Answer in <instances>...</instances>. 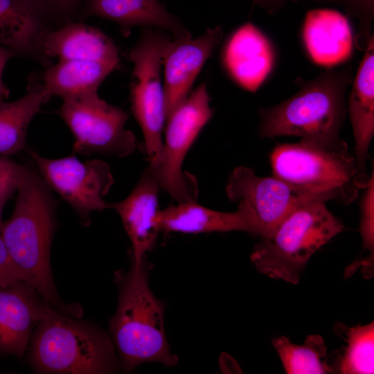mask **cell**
<instances>
[{
	"mask_svg": "<svg viewBox=\"0 0 374 374\" xmlns=\"http://www.w3.org/2000/svg\"><path fill=\"white\" fill-rule=\"evenodd\" d=\"M352 82L351 66L330 69L303 82L292 97L271 108L260 109V136H299L334 151L348 152L340 131L346 114L345 93Z\"/></svg>",
	"mask_w": 374,
	"mask_h": 374,
	"instance_id": "6da1fadb",
	"label": "cell"
},
{
	"mask_svg": "<svg viewBox=\"0 0 374 374\" xmlns=\"http://www.w3.org/2000/svg\"><path fill=\"white\" fill-rule=\"evenodd\" d=\"M17 193L13 213L0 229L7 250L23 280L51 305L69 312L57 296L50 265L55 205L49 186L30 170Z\"/></svg>",
	"mask_w": 374,
	"mask_h": 374,
	"instance_id": "7a4b0ae2",
	"label": "cell"
},
{
	"mask_svg": "<svg viewBox=\"0 0 374 374\" xmlns=\"http://www.w3.org/2000/svg\"><path fill=\"white\" fill-rule=\"evenodd\" d=\"M145 258L118 276V302L109 321L110 337L121 368L130 372L146 362L175 366L178 358L169 348L164 329V305L149 286Z\"/></svg>",
	"mask_w": 374,
	"mask_h": 374,
	"instance_id": "3957f363",
	"label": "cell"
},
{
	"mask_svg": "<svg viewBox=\"0 0 374 374\" xmlns=\"http://www.w3.org/2000/svg\"><path fill=\"white\" fill-rule=\"evenodd\" d=\"M28 360L37 373L105 374L121 368L110 336L96 325L48 306L35 328Z\"/></svg>",
	"mask_w": 374,
	"mask_h": 374,
	"instance_id": "277c9868",
	"label": "cell"
},
{
	"mask_svg": "<svg viewBox=\"0 0 374 374\" xmlns=\"http://www.w3.org/2000/svg\"><path fill=\"white\" fill-rule=\"evenodd\" d=\"M344 229L324 202L303 204L289 213L269 236L261 239L251 261L269 278L297 284L310 257Z\"/></svg>",
	"mask_w": 374,
	"mask_h": 374,
	"instance_id": "5b68a950",
	"label": "cell"
},
{
	"mask_svg": "<svg viewBox=\"0 0 374 374\" xmlns=\"http://www.w3.org/2000/svg\"><path fill=\"white\" fill-rule=\"evenodd\" d=\"M270 163L274 176L324 202L348 205L358 196L355 158L348 152L301 139L276 146Z\"/></svg>",
	"mask_w": 374,
	"mask_h": 374,
	"instance_id": "8992f818",
	"label": "cell"
},
{
	"mask_svg": "<svg viewBox=\"0 0 374 374\" xmlns=\"http://www.w3.org/2000/svg\"><path fill=\"white\" fill-rule=\"evenodd\" d=\"M170 42L163 31L147 28L127 54L134 64L130 85L132 111L143 135L150 170L157 166L163 150L166 114L161 68Z\"/></svg>",
	"mask_w": 374,
	"mask_h": 374,
	"instance_id": "52a82bcc",
	"label": "cell"
},
{
	"mask_svg": "<svg viewBox=\"0 0 374 374\" xmlns=\"http://www.w3.org/2000/svg\"><path fill=\"white\" fill-rule=\"evenodd\" d=\"M213 116L205 83L195 88L166 120L159 161L150 170L160 188L176 202L197 201L195 177L184 171L185 157L197 136Z\"/></svg>",
	"mask_w": 374,
	"mask_h": 374,
	"instance_id": "ba28073f",
	"label": "cell"
},
{
	"mask_svg": "<svg viewBox=\"0 0 374 374\" xmlns=\"http://www.w3.org/2000/svg\"><path fill=\"white\" fill-rule=\"evenodd\" d=\"M62 100L58 112L74 136L75 151L120 157L134 152L136 136L125 129L127 114L100 98L98 91Z\"/></svg>",
	"mask_w": 374,
	"mask_h": 374,
	"instance_id": "9c48e42d",
	"label": "cell"
},
{
	"mask_svg": "<svg viewBox=\"0 0 374 374\" xmlns=\"http://www.w3.org/2000/svg\"><path fill=\"white\" fill-rule=\"evenodd\" d=\"M39 175L87 224L93 211L109 208L104 200L114 184L109 166L101 160L82 162L74 155L51 159L28 150Z\"/></svg>",
	"mask_w": 374,
	"mask_h": 374,
	"instance_id": "30bf717a",
	"label": "cell"
},
{
	"mask_svg": "<svg viewBox=\"0 0 374 374\" xmlns=\"http://www.w3.org/2000/svg\"><path fill=\"white\" fill-rule=\"evenodd\" d=\"M226 193L231 201L242 202L249 207L256 220L258 235L261 238L269 236L298 206L321 201L274 175L259 177L245 166H238L231 172Z\"/></svg>",
	"mask_w": 374,
	"mask_h": 374,
	"instance_id": "8fae6325",
	"label": "cell"
},
{
	"mask_svg": "<svg viewBox=\"0 0 374 374\" xmlns=\"http://www.w3.org/2000/svg\"><path fill=\"white\" fill-rule=\"evenodd\" d=\"M222 38L220 26L194 39L170 42L163 62L166 120L190 94L197 76Z\"/></svg>",
	"mask_w": 374,
	"mask_h": 374,
	"instance_id": "7c38bea8",
	"label": "cell"
},
{
	"mask_svg": "<svg viewBox=\"0 0 374 374\" xmlns=\"http://www.w3.org/2000/svg\"><path fill=\"white\" fill-rule=\"evenodd\" d=\"M276 51L269 39L254 24L239 26L224 44L222 61L231 78L242 89L256 92L271 73Z\"/></svg>",
	"mask_w": 374,
	"mask_h": 374,
	"instance_id": "4fadbf2b",
	"label": "cell"
},
{
	"mask_svg": "<svg viewBox=\"0 0 374 374\" xmlns=\"http://www.w3.org/2000/svg\"><path fill=\"white\" fill-rule=\"evenodd\" d=\"M49 305L24 281L0 287V354L23 356Z\"/></svg>",
	"mask_w": 374,
	"mask_h": 374,
	"instance_id": "5bb4252c",
	"label": "cell"
},
{
	"mask_svg": "<svg viewBox=\"0 0 374 374\" xmlns=\"http://www.w3.org/2000/svg\"><path fill=\"white\" fill-rule=\"evenodd\" d=\"M348 98V111L355 139V183L364 189L371 175L368 150L374 134V37L368 40Z\"/></svg>",
	"mask_w": 374,
	"mask_h": 374,
	"instance_id": "9a60e30c",
	"label": "cell"
},
{
	"mask_svg": "<svg viewBox=\"0 0 374 374\" xmlns=\"http://www.w3.org/2000/svg\"><path fill=\"white\" fill-rule=\"evenodd\" d=\"M156 178L148 168L125 199L109 204L119 215L132 244V261L140 263L154 246L159 229L156 222L159 192Z\"/></svg>",
	"mask_w": 374,
	"mask_h": 374,
	"instance_id": "2e32d148",
	"label": "cell"
},
{
	"mask_svg": "<svg viewBox=\"0 0 374 374\" xmlns=\"http://www.w3.org/2000/svg\"><path fill=\"white\" fill-rule=\"evenodd\" d=\"M156 222L160 231L202 233L240 231L258 235L253 214L244 202H238L234 212L215 211L197 201L177 202L159 210Z\"/></svg>",
	"mask_w": 374,
	"mask_h": 374,
	"instance_id": "e0dca14e",
	"label": "cell"
},
{
	"mask_svg": "<svg viewBox=\"0 0 374 374\" xmlns=\"http://www.w3.org/2000/svg\"><path fill=\"white\" fill-rule=\"evenodd\" d=\"M302 39L309 57L320 66L342 64L353 53L355 37L349 20L335 10H309L303 21Z\"/></svg>",
	"mask_w": 374,
	"mask_h": 374,
	"instance_id": "ac0fdd59",
	"label": "cell"
},
{
	"mask_svg": "<svg viewBox=\"0 0 374 374\" xmlns=\"http://www.w3.org/2000/svg\"><path fill=\"white\" fill-rule=\"evenodd\" d=\"M40 54L59 60H84L118 66L114 42L99 28L82 23H69L57 30H46L42 37Z\"/></svg>",
	"mask_w": 374,
	"mask_h": 374,
	"instance_id": "d6986e66",
	"label": "cell"
},
{
	"mask_svg": "<svg viewBox=\"0 0 374 374\" xmlns=\"http://www.w3.org/2000/svg\"><path fill=\"white\" fill-rule=\"evenodd\" d=\"M86 13L113 21L125 29L154 27L170 32L174 40L191 38L188 30L159 0H89Z\"/></svg>",
	"mask_w": 374,
	"mask_h": 374,
	"instance_id": "ffe728a7",
	"label": "cell"
},
{
	"mask_svg": "<svg viewBox=\"0 0 374 374\" xmlns=\"http://www.w3.org/2000/svg\"><path fill=\"white\" fill-rule=\"evenodd\" d=\"M43 15L33 0H0V46L17 55L40 54Z\"/></svg>",
	"mask_w": 374,
	"mask_h": 374,
	"instance_id": "44dd1931",
	"label": "cell"
},
{
	"mask_svg": "<svg viewBox=\"0 0 374 374\" xmlns=\"http://www.w3.org/2000/svg\"><path fill=\"white\" fill-rule=\"evenodd\" d=\"M51 98L42 82H30L26 93L7 103L0 100V154H16L26 147L28 126L42 107Z\"/></svg>",
	"mask_w": 374,
	"mask_h": 374,
	"instance_id": "7402d4cb",
	"label": "cell"
},
{
	"mask_svg": "<svg viewBox=\"0 0 374 374\" xmlns=\"http://www.w3.org/2000/svg\"><path fill=\"white\" fill-rule=\"evenodd\" d=\"M117 68L99 62L59 60L46 69L42 84L51 96L75 98L98 91L105 78Z\"/></svg>",
	"mask_w": 374,
	"mask_h": 374,
	"instance_id": "603a6c76",
	"label": "cell"
},
{
	"mask_svg": "<svg viewBox=\"0 0 374 374\" xmlns=\"http://www.w3.org/2000/svg\"><path fill=\"white\" fill-rule=\"evenodd\" d=\"M272 344L286 373L324 374L335 372L326 358L327 348L325 341L319 335L307 336L303 345L293 344L285 336L274 339Z\"/></svg>",
	"mask_w": 374,
	"mask_h": 374,
	"instance_id": "cb8c5ba5",
	"label": "cell"
},
{
	"mask_svg": "<svg viewBox=\"0 0 374 374\" xmlns=\"http://www.w3.org/2000/svg\"><path fill=\"white\" fill-rule=\"evenodd\" d=\"M346 336V346L335 366L343 374L374 373V322L347 328L339 326Z\"/></svg>",
	"mask_w": 374,
	"mask_h": 374,
	"instance_id": "d4e9b609",
	"label": "cell"
},
{
	"mask_svg": "<svg viewBox=\"0 0 374 374\" xmlns=\"http://www.w3.org/2000/svg\"><path fill=\"white\" fill-rule=\"evenodd\" d=\"M322 4H335L342 7L348 16L355 19L358 32L355 39L356 46L365 47L373 35L371 26L374 17V0H310Z\"/></svg>",
	"mask_w": 374,
	"mask_h": 374,
	"instance_id": "484cf974",
	"label": "cell"
},
{
	"mask_svg": "<svg viewBox=\"0 0 374 374\" xmlns=\"http://www.w3.org/2000/svg\"><path fill=\"white\" fill-rule=\"evenodd\" d=\"M29 170L8 156L0 154V206L2 208L17 192Z\"/></svg>",
	"mask_w": 374,
	"mask_h": 374,
	"instance_id": "4316f807",
	"label": "cell"
},
{
	"mask_svg": "<svg viewBox=\"0 0 374 374\" xmlns=\"http://www.w3.org/2000/svg\"><path fill=\"white\" fill-rule=\"evenodd\" d=\"M361 199L359 233L364 248L368 250L373 258L374 251V172L372 171L368 183L364 188Z\"/></svg>",
	"mask_w": 374,
	"mask_h": 374,
	"instance_id": "83f0119b",
	"label": "cell"
},
{
	"mask_svg": "<svg viewBox=\"0 0 374 374\" xmlns=\"http://www.w3.org/2000/svg\"><path fill=\"white\" fill-rule=\"evenodd\" d=\"M19 281H24L22 276L13 262L0 233V287Z\"/></svg>",
	"mask_w": 374,
	"mask_h": 374,
	"instance_id": "f1b7e54d",
	"label": "cell"
},
{
	"mask_svg": "<svg viewBox=\"0 0 374 374\" xmlns=\"http://www.w3.org/2000/svg\"><path fill=\"white\" fill-rule=\"evenodd\" d=\"M42 11L57 15H69L82 0H33Z\"/></svg>",
	"mask_w": 374,
	"mask_h": 374,
	"instance_id": "f546056e",
	"label": "cell"
},
{
	"mask_svg": "<svg viewBox=\"0 0 374 374\" xmlns=\"http://www.w3.org/2000/svg\"><path fill=\"white\" fill-rule=\"evenodd\" d=\"M17 55L10 49L0 46V100H7L10 90L3 80V72L7 62Z\"/></svg>",
	"mask_w": 374,
	"mask_h": 374,
	"instance_id": "4dcf8cb0",
	"label": "cell"
},
{
	"mask_svg": "<svg viewBox=\"0 0 374 374\" xmlns=\"http://www.w3.org/2000/svg\"><path fill=\"white\" fill-rule=\"evenodd\" d=\"M297 1L298 0H252L254 3L264 8L271 15L276 13L287 3Z\"/></svg>",
	"mask_w": 374,
	"mask_h": 374,
	"instance_id": "1f68e13d",
	"label": "cell"
},
{
	"mask_svg": "<svg viewBox=\"0 0 374 374\" xmlns=\"http://www.w3.org/2000/svg\"><path fill=\"white\" fill-rule=\"evenodd\" d=\"M2 207L0 206V229H1V225L3 224L2 222V218H1V211H2Z\"/></svg>",
	"mask_w": 374,
	"mask_h": 374,
	"instance_id": "d6a6232c",
	"label": "cell"
}]
</instances>
